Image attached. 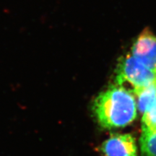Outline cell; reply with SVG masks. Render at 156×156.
I'll return each mask as SVG.
<instances>
[{
  "label": "cell",
  "instance_id": "obj_1",
  "mask_svg": "<svg viewBox=\"0 0 156 156\" xmlns=\"http://www.w3.org/2000/svg\"><path fill=\"white\" fill-rule=\"evenodd\" d=\"M93 110L98 124L108 129L129 125L135 119L137 114L133 93L117 84L109 87L95 98Z\"/></svg>",
  "mask_w": 156,
  "mask_h": 156
},
{
  "label": "cell",
  "instance_id": "obj_2",
  "mask_svg": "<svg viewBox=\"0 0 156 156\" xmlns=\"http://www.w3.org/2000/svg\"><path fill=\"white\" fill-rule=\"evenodd\" d=\"M156 83V73L136 60L132 54L121 58L116 71V84L124 86L129 84L135 89Z\"/></svg>",
  "mask_w": 156,
  "mask_h": 156
},
{
  "label": "cell",
  "instance_id": "obj_3",
  "mask_svg": "<svg viewBox=\"0 0 156 156\" xmlns=\"http://www.w3.org/2000/svg\"><path fill=\"white\" fill-rule=\"evenodd\" d=\"M132 55L156 73V36L149 29H145L134 41Z\"/></svg>",
  "mask_w": 156,
  "mask_h": 156
},
{
  "label": "cell",
  "instance_id": "obj_4",
  "mask_svg": "<svg viewBox=\"0 0 156 156\" xmlns=\"http://www.w3.org/2000/svg\"><path fill=\"white\" fill-rule=\"evenodd\" d=\"M104 156H137L135 139L131 134H113L101 145Z\"/></svg>",
  "mask_w": 156,
  "mask_h": 156
},
{
  "label": "cell",
  "instance_id": "obj_5",
  "mask_svg": "<svg viewBox=\"0 0 156 156\" xmlns=\"http://www.w3.org/2000/svg\"><path fill=\"white\" fill-rule=\"evenodd\" d=\"M136 98V106L143 114L156 103V83L132 90Z\"/></svg>",
  "mask_w": 156,
  "mask_h": 156
},
{
  "label": "cell",
  "instance_id": "obj_6",
  "mask_svg": "<svg viewBox=\"0 0 156 156\" xmlns=\"http://www.w3.org/2000/svg\"><path fill=\"white\" fill-rule=\"evenodd\" d=\"M143 156H156V131H142L140 140Z\"/></svg>",
  "mask_w": 156,
  "mask_h": 156
},
{
  "label": "cell",
  "instance_id": "obj_7",
  "mask_svg": "<svg viewBox=\"0 0 156 156\" xmlns=\"http://www.w3.org/2000/svg\"><path fill=\"white\" fill-rule=\"evenodd\" d=\"M142 131H156V103L142 114Z\"/></svg>",
  "mask_w": 156,
  "mask_h": 156
}]
</instances>
